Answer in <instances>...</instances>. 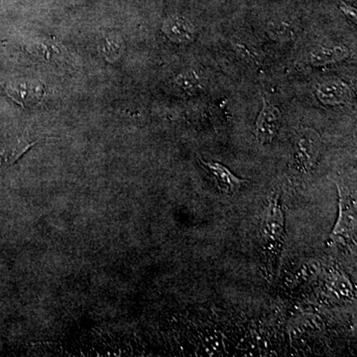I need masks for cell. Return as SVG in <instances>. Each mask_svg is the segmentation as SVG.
<instances>
[{
    "label": "cell",
    "mask_w": 357,
    "mask_h": 357,
    "mask_svg": "<svg viewBox=\"0 0 357 357\" xmlns=\"http://www.w3.org/2000/svg\"><path fill=\"white\" fill-rule=\"evenodd\" d=\"M260 238L264 250L272 257H278L286 234V217L278 191L271 195L261 215Z\"/></svg>",
    "instance_id": "obj_1"
},
{
    "label": "cell",
    "mask_w": 357,
    "mask_h": 357,
    "mask_svg": "<svg viewBox=\"0 0 357 357\" xmlns=\"http://www.w3.org/2000/svg\"><path fill=\"white\" fill-rule=\"evenodd\" d=\"M338 213L328 244L330 248H349L356 243V204L349 192L337 185Z\"/></svg>",
    "instance_id": "obj_2"
},
{
    "label": "cell",
    "mask_w": 357,
    "mask_h": 357,
    "mask_svg": "<svg viewBox=\"0 0 357 357\" xmlns=\"http://www.w3.org/2000/svg\"><path fill=\"white\" fill-rule=\"evenodd\" d=\"M295 158L300 168L309 172L318 164L323 150V141L314 128H303L297 131L294 140Z\"/></svg>",
    "instance_id": "obj_3"
},
{
    "label": "cell",
    "mask_w": 357,
    "mask_h": 357,
    "mask_svg": "<svg viewBox=\"0 0 357 357\" xmlns=\"http://www.w3.org/2000/svg\"><path fill=\"white\" fill-rule=\"evenodd\" d=\"M199 163L211 176L213 184L220 194L234 196L243 189L246 183V180L239 178L236 174L232 173L229 168L220 162L204 161L201 159Z\"/></svg>",
    "instance_id": "obj_4"
},
{
    "label": "cell",
    "mask_w": 357,
    "mask_h": 357,
    "mask_svg": "<svg viewBox=\"0 0 357 357\" xmlns=\"http://www.w3.org/2000/svg\"><path fill=\"white\" fill-rule=\"evenodd\" d=\"M281 112L266 98H263L262 109L255 122V135L260 144L273 142L281 124Z\"/></svg>",
    "instance_id": "obj_5"
},
{
    "label": "cell",
    "mask_w": 357,
    "mask_h": 357,
    "mask_svg": "<svg viewBox=\"0 0 357 357\" xmlns=\"http://www.w3.org/2000/svg\"><path fill=\"white\" fill-rule=\"evenodd\" d=\"M46 86L36 81L14 82L6 88L7 95L23 107H34L42 102L46 95Z\"/></svg>",
    "instance_id": "obj_6"
},
{
    "label": "cell",
    "mask_w": 357,
    "mask_h": 357,
    "mask_svg": "<svg viewBox=\"0 0 357 357\" xmlns=\"http://www.w3.org/2000/svg\"><path fill=\"white\" fill-rule=\"evenodd\" d=\"M316 96L319 102L326 107L344 105L349 102L351 96V88L349 84L337 79L331 77L318 84L316 88Z\"/></svg>",
    "instance_id": "obj_7"
},
{
    "label": "cell",
    "mask_w": 357,
    "mask_h": 357,
    "mask_svg": "<svg viewBox=\"0 0 357 357\" xmlns=\"http://www.w3.org/2000/svg\"><path fill=\"white\" fill-rule=\"evenodd\" d=\"M162 31L167 38L178 45L191 44L196 39V28L183 16L174 15L167 18L162 26Z\"/></svg>",
    "instance_id": "obj_8"
},
{
    "label": "cell",
    "mask_w": 357,
    "mask_h": 357,
    "mask_svg": "<svg viewBox=\"0 0 357 357\" xmlns=\"http://www.w3.org/2000/svg\"><path fill=\"white\" fill-rule=\"evenodd\" d=\"M351 51L344 45L335 46H317L310 52L309 61L314 67L337 64L347 59Z\"/></svg>",
    "instance_id": "obj_9"
},
{
    "label": "cell",
    "mask_w": 357,
    "mask_h": 357,
    "mask_svg": "<svg viewBox=\"0 0 357 357\" xmlns=\"http://www.w3.org/2000/svg\"><path fill=\"white\" fill-rule=\"evenodd\" d=\"M175 84L185 95L194 96L203 91V79L195 70H188L178 75L176 77Z\"/></svg>",
    "instance_id": "obj_10"
},
{
    "label": "cell",
    "mask_w": 357,
    "mask_h": 357,
    "mask_svg": "<svg viewBox=\"0 0 357 357\" xmlns=\"http://www.w3.org/2000/svg\"><path fill=\"white\" fill-rule=\"evenodd\" d=\"M35 143L36 142L29 143L26 142V141L25 142L20 141L14 149L3 152V153L1 154V161L3 162L4 164H7V165H13V164L15 163V162L17 161L29 148H31Z\"/></svg>",
    "instance_id": "obj_11"
},
{
    "label": "cell",
    "mask_w": 357,
    "mask_h": 357,
    "mask_svg": "<svg viewBox=\"0 0 357 357\" xmlns=\"http://www.w3.org/2000/svg\"><path fill=\"white\" fill-rule=\"evenodd\" d=\"M234 48H236V51L241 58H243L244 60L248 61V63H255V64H258V63L261 61V57H260L258 52L255 50V49L251 48V47L248 46V45L243 43H236L234 44Z\"/></svg>",
    "instance_id": "obj_12"
},
{
    "label": "cell",
    "mask_w": 357,
    "mask_h": 357,
    "mask_svg": "<svg viewBox=\"0 0 357 357\" xmlns=\"http://www.w3.org/2000/svg\"><path fill=\"white\" fill-rule=\"evenodd\" d=\"M103 52H105V57L107 59L112 58L117 59L122 53V41L121 40H107L105 43H103Z\"/></svg>",
    "instance_id": "obj_13"
},
{
    "label": "cell",
    "mask_w": 357,
    "mask_h": 357,
    "mask_svg": "<svg viewBox=\"0 0 357 357\" xmlns=\"http://www.w3.org/2000/svg\"><path fill=\"white\" fill-rule=\"evenodd\" d=\"M340 9L342 11V14L347 18L354 22V24H356L357 20V13L356 8H354V6H349V4L345 3V2L342 1L340 3Z\"/></svg>",
    "instance_id": "obj_14"
},
{
    "label": "cell",
    "mask_w": 357,
    "mask_h": 357,
    "mask_svg": "<svg viewBox=\"0 0 357 357\" xmlns=\"http://www.w3.org/2000/svg\"><path fill=\"white\" fill-rule=\"evenodd\" d=\"M74 1H79V0H74Z\"/></svg>",
    "instance_id": "obj_15"
}]
</instances>
